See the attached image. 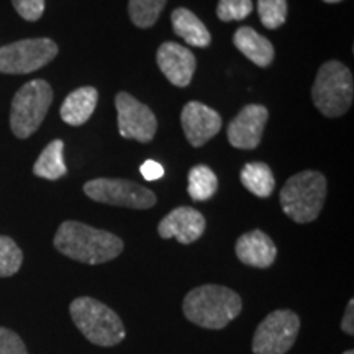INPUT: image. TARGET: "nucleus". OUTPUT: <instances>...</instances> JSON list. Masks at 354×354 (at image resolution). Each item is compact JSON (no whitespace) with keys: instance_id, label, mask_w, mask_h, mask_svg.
<instances>
[{"instance_id":"f257e3e1","label":"nucleus","mask_w":354,"mask_h":354,"mask_svg":"<svg viewBox=\"0 0 354 354\" xmlns=\"http://www.w3.org/2000/svg\"><path fill=\"white\" fill-rule=\"evenodd\" d=\"M123 241L117 234L88 227L76 220L63 221L55 234V248L61 254L84 264H104L122 254Z\"/></svg>"},{"instance_id":"f03ea898","label":"nucleus","mask_w":354,"mask_h":354,"mask_svg":"<svg viewBox=\"0 0 354 354\" xmlns=\"http://www.w3.org/2000/svg\"><path fill=\"white\" fill-rule=\"evenodd\" d=\"M243 300L225 286L205 284L185 295L183 312L189 322L205 330H223L241 313Z\"/></svg>"},{"instance_id":"7ed1b4c3","label":"nucleus","mask_w":354,"mask_h":354,"mask_svg":"<svg viewBox=\"0 0 354 354\" xmlns=\"http://www.w3.org/2000/svg\"><path fill=\"white\" fill-rule=\"evenodd\" d=\"M69 313L77 330L92 344L112 348L127 338V330L117 312L92 297H77L69 305Z\"/></svg>"},{"instance_id":"20e7f679","label":"nucleus","mask_w":354,"mask_h":354,"mask_svg":"<svg viewBox=\"0 0 354 354\" xmlns=\"http://www.w3.org/2000/svg\"><path fill=\"white\" fill-rule=\"evenodd\" d=\"M326 197V179L322 172L302 171L292 176L281 190L284 214L295 223H310L320 215Z\"/></svg>"},{"instance_id":"39448f33","label":"nucleus","mask_w":354,"mask_h":354,"mask_svg":"<svg viewBox=\"0 0 354 354\" xmlns=\"http://www.w3.org/2000/svg\"><path fill=\"white\" fill-rule=\"evenodd\" d=\"M353 95L351 71L335 59L322 64L312 87V99L318 112L328 118L342 117L351 109Z\"/></svg>"},{"instance_id":"423d86ee","label":"nucleus","mask_w":354,"mask_h":354,"mask_svg":"<svg viewBox=\"0 0 354 354\" xmlns=\"http://www.w3.org/2000/svg\"><path fill=\"white\" fill-rule=\"evenodd\" d=\"M53 102V88L43 79L26 82L12 100L10 128L17 138L32 136L41 125Z\"/></svg>"},{"instance_id":"0eeeda50","label":"nucleus","mask_w":354,"mask_h":354,"mask_svg":"<svg viewBox=\"0 0 354 354\" xmlns=\"http://www.w3.org/2000/svg\"><path fill=\"white\" fill-rule=\"evenodd\" d=\"M84 192L92 201L105 205L146 210L156 205V196L148 187L127 179L99 177L84 184Z\"/></svg>"},{"instance_id":"6e6552de","label":"nucleus","mask_w":354,"mask_h":354,"mask_svg":"<svg viewBox=\"0 0 354 354\" xmlns=\"http://www.w3.org/2000/svg\"><path fill=\"white\" fill-rule=\"evenodd\" d=\"M300 331V318L289 308H279L259 323L253 336L254 354H286Z\"/></svg>"},{"instance_id":"1a4fd4ad","label":"nucleus","mask_w":354,"mask_h":354,"mask_svg":"<svg viewBox=\"0 0 354 354\" xmlns=\"http://www.w3.org/2000/svg\"><path fill=\"white\" fill-rule=\"evenodd\" d=\"M57 44L50 38L20 39L0 48V73L28 74L55 59Z\"/></svg>"},{"instance_id":"9d476101","label":"nucleus","mask_w":354,"mask_h":354,"mask_svg":"<svg viewBox=\"0 0 354 354\" xmlns=\"http://www.w3.org/2000/svg\"><path fill=\"white\" fill-rule=\"evenodd\" d=\"M115 107L118 113V131L123 138L148 143L154 138L158 120L148 105L141 104L128 92H120L115 97Z\"/></svg>"},{"instance_id":"9b49d317","label":"nucleus","mask_w":354,"mask_h":354,"mask_svg":"<svg viewBox=\"0 0 354 354\" xmlns=\"http://www.w3.org/2000/svg\"><path fill=\"white\" fill-rule=\"evenodd\" d=\"M269 112L264 105L250 104L230 122L227 135L233 148L254 149L263 138Z\"/></svg>"},{"instance_id":"f8f14e48","label":"nucleus","mask_w":354,"mask_h":354,"mask_svg":"<svg viewBox=\"0 0 354 354\" xmlns=\"http://www.w3.org/2000/svg\"><path fill=\"white\" fill-rule=\"evenodd\" d=\"M185 138L194 148H201L221 130V117L201 102H189L180 113Z\"/></svg>"},{"instance_id":"ddd939ff","label":"nucleus","mask_w":354,"mask_h":354,"mask_svg":"<svg viewBox=\"0 0 354 354\" xmlns=\"http://www.w3.org/2000/svg\"><path fill=\"white\" fill-rule=\"evenodd\" d=\"M207 221L201 212L192 207H177L159 221L158 233L162 240L174 238L180 245L197 241L205 232Z\"/></svg>"},{"instance_id":"4468645a","label":"nucleus","mask_w":354,"mask_h":354,"mask_svg":"<svg viewBox=\"0 0 354 354\" xmlns=\"http://www.w3.org/2000/svg\"><path fill=\"white\" fill-rule=\"evenodd\" d=\"M156 61L167 81L177 87H187L196 73V56L189 48L174 41H166L159 46Z\"/></svg>"},{"instance_id":"2eb2a0df","label":"nucleus","mask_w":354,"mask_h":354,"mask_svg":"<svg viewBox=\"0 0 354 354\" xmlns=\"http://www.w3.org/2000/svg\"><path fill=\"white\" fill-rule=\"evenodd\" d=\"M234 251H236V258L243 264L258 269L272 266L277 256V248L274 241L261 230H253V232L241 234L238 238Z\"/></svg>"},{"instance_id":"dca6fc26","label":"nucleus","mask_w":354,"mask_h":354,"mask_svg":"<svg viewBox=\"0 0 354 354\" xmlns=\"http://www.w3.org/2000/svg\"><path fill=\"white\" fill-rule=\"evenodd\" d=\"M99 100V92L95 87H79L66 97L61 105V118L71 127H81L92 117Z\"/></svg>"},{"instance_id":"f3484780","label":"nucleus","mask_w":354,"mask_h":354,"mask_svg":"<svg viewBox=\"0 0 354 354\" xmlns=\"http://www.w3.org/2000/svg\"><path fill=\"white\" fill-rule=\"evenodd\" d=\"M234 46L243 53L251 63L259 68H268L274 59V46L268 38L259 35L251 26H241L233 37Z\"/></svg>"},{"instance_id":"a211bd4d","label":"nucleus","mask_w":354,"mask_h":354,"mask_svg":"<svg viewBox=\"0 0 354 354\" xmlns=\"http://www.w3.org/2000/svg\"><path fill=\"white\" fill-rule=\"evenodd\" d=\"M172 28L177 37H180L185 43L196 48H207L212 43V35L201 19L189 10V8H176L171 15Z\"/></svg>"},{"instance_id":"6ab92c4d","label":"nucleus","mask_w":354,"mask_h":354,"mask_svg":"<svg viewBox=\"0 0 354 354\" xmlns=\"http://www.w3.org/2000/svg\"><path fill=\"white\" fill-rule=\"evenodd\" d=\"M64 143L61 140L51 141L46 148L43 149L39 158L33 166V174L48 180H57L66 176L68 167L64 165L63 159Z\"/></svg>"},{"instance_id":"aec40b11","label":"nucleus","mask_w":354,"mask_h":354,"mask_svg":"<svg viewBox=\"0 0 354 354\" xmlns=\"http://www.w3.org/2000/svg\"><path fill=\"white\" fill-rule=\"evenodd\" d=\"M241 184L256 197L266 198L276 187V179L271 167L264 162H248L241 169Z\"/></svg>"},{"instance_id":"412c9836","label":"nucleus","mask_w":354,"mask_h":354,"mask_svg":"<svg viewBox=\"0 0 354 354\" xmlns=\"http://www.w3.org/2000/svg\"><path fill=\"white\" fill-rule=\"evenodd\" d=\"M216 189H218V179L209 166L198 165L189 171L187 192L192 201H209L215 196Z\"/></svg>"},{"instance_id":"4be33fe9","label":"nucleus","mask_w":354,"mask_h":354,"mask_svg":"<svg viewBox=\"0 0 354 354\" xmlns=\"http://www.w3.org/2000/svg\"><path fill=\"white\" fill-rule=\"evenodd\" d=\"M166 0H128V15L138 28H149L156 24Z\"/></svg>"},{"instance_id":"5701e85b","label":"nucleus","mask_w":354,"mask_h":354,"mask_svg":"<svg viewBox=\"0 0 354 354\" xmlns=\"http://www.w3.org/2000/svg\"><path fill=\"white\" fill-rule=\"evenodd\" d=\"M24 253L12 238L0 234V277H10L20 271Z\"/></svg>"},{"instance_id":"b1692460","label":"nucleus","mask_w":354,"mask_h":354,"mask_svg":"<svg viewBox=\"0 0 354 354\" xmlns=\"http://www.w3.org/2000/svg\"><path fill=\"white\" fill-rule=\"evenodd\" d=\"M258 13L261 24L268 30H276L286 24L287 2L286 0H258Z\"/></svg>"},{"instance_id":"393cba45","label":"nucleus","mask_w":354,"mask_h":354,"mask_svg":"<svg viewBox=\"0 0 354 354\" xmlns=\"http://www.w3.org/2000/svg\"><path fill=\"white\" fill-rule=\"evenodd\" d=\"M253 12V0H220L216 17L221 21H238Z\"/></svg>"},{"instance_id":"a878e982","label":"nucleus","mask_w":354,"mask_h":354,"mask_svg":"<svg viewBox=\"0 0 354 354\" xmlns=\"http://www.w3.org/2000/svg\"><path fill=\"white\" fill-rule=\"evenodd\" d=\"M0 354H28V349L15 331L0 326Z\"/></svg>"},{"instance_id":"bb28decb","label":"nucleus","mask_w":354,"mask_h":354,"mask_svg":"<svg viewBox=\"0 0 354 354\" xmlns=\"http://www.w3.org/2000/svg\"><path fill=\"white\" fill-rule=\"evenodd\" d=\"M13 7L21 19L26 21H37L44 12V0H12Z\"/></svg>"},{"instance_id":"cd10ccee","label":"nucleus","mask_w":354,"mask_h":354,"mask_svg":"<svg viewBox=\"0 0 354 354\" xmlns=\"http://www.w3.org/2000/svg\"><path fill=\"white\" fill-rule=\"evenodd\" d=\"M140 172L146 180H158L165 176V167L159 165L158 161H151V159H148V161H145L143 165H141Z\"/></svg>"},{"instance_id":"c85d7f7f","label":"nucleus","mask_w":354,"mask_h":354,"mask_svg":"<svg viewBox=\"0 0 354 354\" xmlns=\"http://www.w3.org/2000/svg\"><path fill=\"white\" fill-rule=\"evenodd\" d=\"M342 330L349 336L354 335V300L353 299L348 302L346 312H344V315H343Z\"/></svg>"},{"instance_id":"c756f323","label":"nucleus","mask_w":354,"mask_h":354,"mask_svg":"<svg viewBox=\"0 0 354 354\" xmlns=\"http://www.w3.org/2000/svg\"><path fill=\"white\" fill-rule=\"evenodd\" d=\"M323 2H328V3H336V2H342V0H323Z\"/></svg>"},{"instance_id":"7c9ffc66","label":"nucleus","mask_w":354,"mask_h":354,"mask_svg":"<svg viewBox=\"0 0 354 354\" xmlns=\"http://www.w3.org/2000/svg\"><path fill=\"white\" fill-rule=\"evenodd\" d=\"M343 354H354V351H353V349H348V351H344Z\"/></svg>"}]
</instances>
